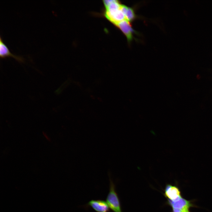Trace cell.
<instances>
[{
	"instance_id": "cell-1",
	"label": "cell",
	"mask_w": 212,
	"mask_h": 212,
	"mask_svg": "<svg viewBox=\"0 0 212 212\" xmlns=\"http://www.w3.org/2000/svg\"><path fill=\"white\" fill-rule=\"evenodd\" d=\"M109 192L106 200L109 208L114 212H122L120 200L115 186L110 177Z\"/></svg>"
},
{
	"instance_id": "cell-2",
	"label": "cell",
	"mask_w": 212,
	"mask_h": 212,
	"mask_svg": "<svg viewBox=\"0 0 212 212\" xmlns=\"http://www.w3.org/2000/svg\"><path fill=\"white\" fill-rule=\"evenodd\" d=\"M82 207L86 209L91 207L96 212H110V211L107 203L104 201L100 199L91 200Z\"/></svg>"
},
{
	"instance_id": "cell-3",
	"label": "cell",
	"mask_w": 212,
	"mask_h": 212,
	"mask_svg": "<svg viewBox=\"0 0 212 212\" xmlns=\"http://www.w3.org/2000/svg\"><path fill=\"white\" fill-rule=\"evenodd\" d=\"M124 34L128 42H130L133 37L134 31L132 28L130 22L126 19L115 25Z\"/></svg>"
},
{
	"instance_id": "cell-4",
	"label": "cell",
	"mask_w": 212,
	"mask_h": 212,
	"mask_svg": "<svg viewBox=\"0 0 212 212\" xmlns=\"http://www.w3.org/2000/svg\"><path fill=\"white\" fill-rule=\"evenodd\" d=\"M164 195L168 199L176 201L182 196L179 188L176 186L168 184L166 185L165 189Z\"/></svg>"
},
{
	"instance_id": "cell-5",
	"label": "cell",
	"mask_w": 212,
	"mask_h": 212,
	"mask_svg": "<svg viewBox=\"0 0 212 212\" xmlns=\"http://www.w3.org/2000/svg\"><path fill=\"white\" fill-rule=\"evenodd\" d=\"M105 16L107 19L115 25L125 19V16L121 8L118 10L111 11H106Z\"/></svg>"
},
{
	"instance_id": "cell-6",
	"label": "cell",
	"mask_w": 212,
	"mask_h": 212,
	"mask_svg": "<svg viewBox=\"0 0 212 212\" xmlns=\"http://www.w3.org/2000/svg\"><path fill=\"white\" fill-rule=\"evenodd\" d=\"M11 57L14 58L18 62H23L24 58L20 56L15 55L10 51L9 49L4 43L1 36H0V57L1 58Z\"/></svg>"
},
{
	"instance_id": "cell-7",
	"label": "cell",
	"mask_w": 212,
	"mask_h": 212,
	"mask_svg": "<svg viewBox=\"0 0 212 212\" xmlns=\"http://www.w3.org/2000/svg\"><path fill=\"white\" fill-rule=\"evenodd\" d=\"M168 203L172 208L179 209H189L190 207L194 206L190 201L186 200L182 197L175 201L168 199Z\"/></svg>"
},
{
	"instance_id": "cell-8",
	"label": "cell",
	"mask_w": 212,
	"mask_h": 212,
	"mask_svg": "<svg viewBox=\"0 0 212 212\" xmlns=\"http://www.w3.org/2000/svg\"><path fill=\"white\" fill-rule=\"evenodd\" d=\"M125 16V19L129 22L134 20L136 17L134 10L132 8L129 7H128Z\"/></svg>"
},
{
	"instance_id": "cell-9",
	"label": "cell",
	"mask_w": 212,
	"mask_h": 212,
	"mask_svg": "<svg viewBox=\"0 0 212 212\" xmlns=\"http://www.w3.org/2000/svg\"><path fill=\"white\" fill-rule=\"evenodd\" d=\"M172 212H190L189 209L185 208L179 209L176 208H172Z\"/></svg>"
},
{
	"instance_id": "cell-10",
	"label": "cell",
	"mask_w": 212,
	"mask_h": 212,
	"mask_svg": "<svg viewBox=\"0 0 212 212\" xmlns=\"http://www.w3.org/2000/svg\"><path fill=\"white\" fill-rule=\"evenodd\" d=\"M112 1V0H105L103 1V3L105 7L106 8L107 7Z\"/></svg>"
}]
</instances>
